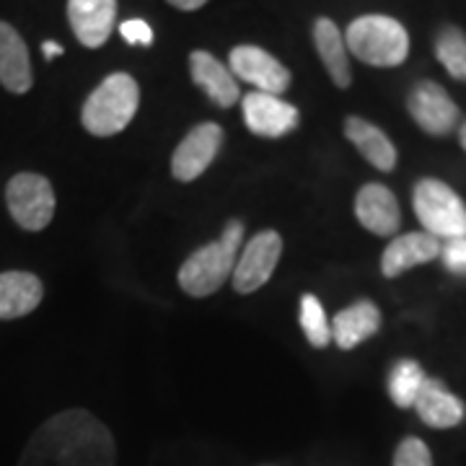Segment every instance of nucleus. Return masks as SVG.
Masks as SVG:
<instances>
[{"instance_id": "f257e3e1", "label": "nucleus", "mask_w": 466, "mask_h": 466, "mask_svg": "<svg viewBox=\"0 0 466 466\" xmlns=\"http://www.w3.org/2000/svg\"><path fill=\"white\" fill-rule=\"evenodd\" d=\"M115 435L88 410H66L45 420L16 466H115Z\"/></svg>"}, {"instance_id": "f03ea898", "label": "nucleus", "mask_w": 466, "mask_h": 466, "mask_svg": "<svg viewBox=\"0 0 466 466\" xmlns=\"http://www.w3.org/2000/svg\"><path fill=\"white\" fill-rule=\"evenodd\" d=\"M244 241V223L231 220L220 238L195 249L179 267V285L192 299H208L218 293L233 275V265Z\"/></svg>"}, {"instance_id": "7ed1b4c3", "label": "nucleus", "mask_w": 466, "mask_h": 466, "mask_svg": "<svg viewBox=\"0 0 466 466\" xmlns=\"http://www.w3.org/2000/svg\"><path fill=\"white\" fill-rule=\"evenodd\" d=\"M137 104H140V88L133 76L127 73L106 76L84 104L81 122L86 133L96 137H112L122 133L133 122Z\"/></svg>"}, {"instance_id": "20e7f679", "label": "nucleus", "mask_w": 466, "mask_h": 466, "mask_svg": "<svg viewBox=\"0 0 466 466\" xmlns=\"http://www.w3.org/2000/svg\"><path fill=\"white\" fill-rule=\"evenodd\" d=\"M345 47L366 66L397 67L410 55V34L397 18L370 14L350 24Z\"/></svg>"}, {"instance_id": "39448f33", "label": "nucleus", "mask_w": 466, "mask_h": 466, "mask_svg": "<svg viewBox=\"0 0 466 466\" xmlns=\"http://www.w3.org/2000/svg\"><path fill=\"white\" fill-rule=\"evenodd\" d=\"M412 208L425 233L441 241L466 236V202L449 184L425 177L412 189Z\"/></svg>"}, {"instance_id": "423d86ee", "label": "nucleus", "mask_w": 466, "mask_h": 466, "mask_svg": "<svg viewBox=\"0 0 466 466\" xmlns=\"http://www.w3.org/2000/svg\"><path fill=\"white\" fill-rule=\"evenodd\" d=\"M5 205L18 228L24 231H45L55 218V189L42 174L21 171L5 187Z\"/></svg>"}, {"instance_id": "0eeeda50", "label": "nucleus", "mask_w": 466, "mask_h": 466, "mask_svg": "<svg viewBox=\"0 0 466 466\" xmlns=\"http://www.w3.org/2000/svg\"><path fill=\"white\" fill-rule=\"evenodd\" d=\"M407 112L417 122L422 133L443 137L459 130L461 125V112L456 101L451 99L449 91L435 81H420L412 86L407 96Z\"/></svg>"}, {"instance_id": "6e6552de", "label": "nucleus", "mask_w": 466, "mask_h": 466, "mask_svg": "<svg viewBox=\"0 0 466 466\" xmlns=\"http://www.w3.org/2000/svg\"><path fill=\"white\" fill-rule=\"evenodd\" d=\"M283 254V238L278 231H259L244 251L236 257L233 265V290L241 296H249L259 290L272 278L275 267Z\"/></svg>"}, {"instance_id": "1a4fd4ad", "label": "nucleus", "mask_w": 466, "mask_h": 466, "mask_svg": "<svg viewBox=\"0 0 466 466\" xmlns=\"http://www.w3.org/2000/svg\"><path fill=\"white\" fill-rule=\"evenodd\" d=\"M226 135L216 122H202L184 135L171 156V177L177 182H195L216 161L218 150L223 146Z\"/></svg>"}, {"instance_id": "9d476101", "label": "nucleus", "mask_w": 466, "mask_h": 466, "mask_svg": "<svg viewBox=\"0 0 466 466\" xmlns=\"http://www.w3.org/2000/svg\"><path fill=\"white\" fill-rule=\"evenodd\" d=\"M228 63H231L233 78L247 81V84H251L262 94L280 96L290 86V70L280 60H275L269 52L262 50V47L238 45V47L231 50Z\"/></svg>"}, {"instance_id": "9b49d317", "label": "nucleus", "mask_w": 466, "mask_h": 466, "mask_svg": "<svg viewBox=\"0 0 466 466\" xmlns=\"http://www.w3.org/2000/svg\"><path fill=\"white\" fill-rule=\"evenodd\" d=\"M244 122L249 133L259 137H285L299 127L300 115L293 104H288L280 96L251 91L244 96Z\"/></svg>"}, {"instance_id": "f8f14e48", "label": "nucleus", "mask_w": 466, "mask_h": 466, "mask_svg": "<svg viewBox=\"0 0 466 466\" xmlns=\"http://www.w3.org/2000/svg\"><path fill=\"white\" fill-rule=\"evenodd\" d=\"M355 218L366 231L376 236H394L401 226L400 200L383 184L370 182L355 195Z\"/></svg>"}, {"instance_id": "ddd939ff", "label": "nucleus", "mask_w": 466, "mask_h": 466, "mask_svg": "<svg viewBox=\"0 0 466 466\" xmlns=\"http://www.w3.org/2000/svg\"><path fill=\"white\" fill-rule=\"evenodd\" d=\"M115 18L116 0H67L70 29L88 50H96L109 39Z\"/></svg>"}, {"instance_id": "4468645a", "label": "nucleus", "mask_w": 466, "mask_h": 466, "mask_svg": "<svg viewBox=\"0 0 466 466\" xmlns=\"http://www.w3.org/2000/svg\"><path fill=\"white\" fill-rule=\"evenodd\" d=\"M438 254H441V238H435L425 231L401 233L397 238H391V244L383 249V278H400L412 267L438 259Z\"/></svg>"}, {"instance_id": "2eb2a0df", "label": "nucleus", "mask_w": 466, "mask_h": 466, "mask_svg": "<svg viewBox=\"0 0 466 466\" xmlns=\"http://www.w3.org/2000/svg\"><path fill=\"white\" fill-rule=\"evenodd\" d=\"M417 417L428 425V428H435V431H449V428H456L461 425L466 417L464 401L459 400L453 391L446 389V383L438 381V379H425L420 394H417L415 404Z\"/></svg>"}, {"instance_id": "dca6fc26", "label": "nucleus", "mask_w": 466, "mask_h": 466, "mask_svg": "<svg viewBox=\"0 0 466 466\" xmlns=\"http://www.w3.org/2000/svg\"><path fill=\"white\" fill-rule=\"evenodd\" d=\"M189 76L205 91V96L213 104H218L220 109L233 106L238 101V96H241L231 70L223 66L216 55H210V52L195 50L189 55Z\"/></svg>"}, {"instance_id": "f3484780", "label": "nucleus", "mask_w": 466, "mask_h": 466, "mask_svg": "<svg viewBox=\"0 0 466 466\" xmlns=\"http://www.w3.org/2000/svg\"><path fill=\"white\" fill-rule=\"evenodd\" d=\"M32 84L34 73L26 42L11 24L0 21V86L11 94H26L32 91Z\"/></svg>"}, {"instance_id": "a211bd4d", "label": "nucleus", "mask_w": 466, "mask_h": 466, "mask_svg": "<svg viewBox=\"0 0 466 466\" xmlns=\"http://www.w3.org/2000/svg\"><path fill=\"white\" fill-rule=\"evenodd\" d=\"M45 299L42 280L26 269H8L0 272V319L29 317L34 309Z\"/></svg>"}, {"instance_id": "6ab92c4d", "label": "nucleus", "mask_w": 466, "mask_h": 466, "mask_svg": "<svg viewBox=\"0 0 466 466\" xmlns=\"http://www.w3.org/2000/svg\"><path fill=\"white\" fill-rule=\"evenodd\" d=\"M329 327H332V339L337 342V348L355 350L381 329V311L373 300L360 299L350 303L348 309H342Z\"/></svg>"}, {"instance_id": "aec40b11", "label": "nucleus", "mask_w": 466, "mask_h": 466, "mask_svg": "<svg viewBox=\"0 0 466 466\" xmlns=\"http://www.w3.org/2000/svg\"><path fill=\"white\" fill-rule=\"evenodd\" d=\"M345 137L358 148V153L366 158L370 167L379 171H394L397 167V148L389 140V135L381 127H376L373 122H368L363 116H348L345 119Z\"/></svg>"}, {"instance_id": "412c9836", "label": "nucleus", "mask_w": 466, "mask_h": 466, "mask_svg": "<svg viewBox=\"0 0 466 466\" xmlns=\"http://www.w3.org/2000/svg\"><path fill=\"white\" fill-rule=\"evenodd\" d=\"M314 45H317L319 57L327 67L329 78L337 88H348L352 84V70H350L348 47L345 36L337 29L332 18H317L314 21Z\"/></svg>"}, {"instance_id": "4be33fe9", "label": "nucleus", "mask_w": 466, "mask_h": 466, "mask_svg": "<svg viewBox=\"0 0 466 466\" xmlns=\"http://www.w3.org/2000/svg\"><path fill=\"white\" fill-rule=\"evenodd\" d=\"M425 379L428 376H425L422 366L417 360L404 358L400 363H394L391 373H389V397L400 410H410L415 404Z\"/></svg>"}, {"instance_id": "5701e85b", "label": "nucleus", "mask_w": 466, "mask_h": 466, "mask_svg": "<svg viewBox=\"0 0 466 466\" xmlns=\"http://www.w3.org/2000/svg\"><path fill=\"white\" fill-rule=\"evenodd\" d=\"M435 57L451 78L466 84V34L459 26H443L435 34Z\"/></svg>"}, {"instance_id": "b1692460", "label": "nucleus", "mask_w": 466, "mask_h": 466, "mask_svg": "<svg viewBox=\"0 0 466 466\" xmlns=\"http://www.w3.org/2000/svg\"><path fill=\"white\" fill-rule=\"evenodd\" d=\"M300 327H303V334H306V339H309L311 348L324 350L332 342V327L327 321L324 306L311 293H306L300 299Z\"/></svg>"}, {"instance_id": "393cba45", "label": "nucleus", "mask_w": 466, "mask_h": 466, "mask_svg": "<svg viewBox=\"0 0 466 466\" xmlns=\"http://www.w3.org/2000/svg\"><path fill=\"white\" fill-rule=\"evenodd\" d=\"M394 466H433V456L425 441L410 435L394 451Z\"/></svg>"}, {"instance_id": "a878e982", "label": "nucleus", "mask_w": 466, "mask_h": 466, "mask_svg": "<svg viewBox=\"0 0 466 466\" xmlns=\"http://www.w3.org/2000/svg\"><path fill=\"white\" fill-rule=\"evenodd\" d=\"M441 262L451 275H466V236L464 238H449L441 241Z\"/></svg>"}, {"instance_id": "bb28decb", "label": "nucleus", "mask_w": 466, "mask_h": 466, "mask_svg": "<svg viewBox=\"0 0 466 466\" xmlns=\"http://www.w3.org/2000/svg\"><path fill=\"white\" fill-rule=\"evenodd\" d=\"M119 34L130 45H140V47H150L153 45V29H150L148 21H143V18H127V21H122Z\"/></svg>"}, {"instance_id": "cd10ccee", "label": "nucleus", "mask_w": 466, "mask_h": 466, "mask_svg": "<svg viewBox=\"0 0 466 466\" xmlns=\"http://www.w3.org/2000/svg\"><path fill=\"white\" fill-rule=\"evenodd\" d=\"M174 8H179V11H198V8H202L208 0H168Z\"/></svg>"}, {"instance_id": "c85d7f7f", "label": "nucleus", "mask_w": 466, "mask_h": 466, "mask_svg": "<svg viewBox=\"0 0 466 466\" xmlns=\"http://www.w3.org/2000/svg\"><path fill=\"white\" fill-rule=\"evenodd\" d=\"M42 55H45L47 60H55V57L63 55V47H60L57 42H45V45H42Z\"/></svg>"}, {"instance_id": "c756f323", "label": "nucleus", "mask_w": 466, "mask_h": 466, "mask_svg": "<svg viewBox=\"0 0 466 466\" xmlns=\"http://www.w3.org/2000/svg\"><path fill=\"white\" fill-rule=\"evenodd\" d=\"M459 143H461V148L466 150V122L459 125Z\"/></svg>"}]
</instances>
